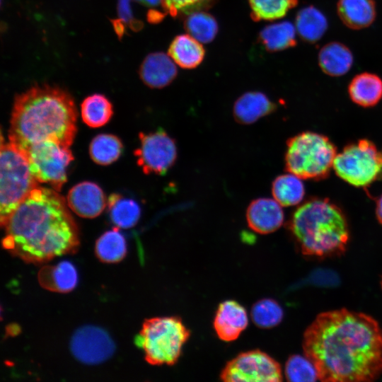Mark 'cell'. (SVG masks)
<instances>
[{
  "label": "cell",
  "instance_id": "obj_32",
  "mask_svg": "<svg viewBox=\"0 0 382 382\" xmlns=\"http://www.w3.org/2000/svg\"><path fill=\"white\" fill-rule=\"evenodd\" d=\"M251 318L253 323L261 328H270L279 325L283 319L284 311L275 300L262 299L252 307Z\"/></svg>",
  "mask_w": 382,
  "mask_h": 382
},
{
  "label": "cell",
  "instance_id": "obj_3",
  "mask_svg": "<svg viewBox=\"0 0 382 382\" xmlns=\"http://www.w3.org/2000/svg\"><path fill=\"white\" fill-rule=\"evenodd\" d=\"M76 120V107L69 93L57 86H35L15 98L9 141L19 150L48 139L70 146Z\"/></svg>",
  "mask_w": 382,
  "mask_h": 382
},
{
  "label": "cell",
  "instance_id": "obj_36",
  "mask_svg": "<svg viewBox=\"0 0 382 382\" xmlns=\"http://www.w3.org/2000/svg\"><path fill=\"white\" fill-rule=\"evenodd\" d=\"M381 288H382V276H381Z\"/></svg>",
  "mask_w": 382,
  "mask_h": 382
},
{
  "label": "cell",
  "instance_id": "obj_30",
  "mask_svg": "<svg viewBox=\"0 0 382 382\" xmlns=\"http://www.w3.org/2000/svg\"><path fill=\"white\" fill-rule=\"evenodd\" d=\"M123 149L121 140L111 134L95 137L89 146L91 159L97 164L107 166L117 161Z\"/></svg>",
  "mask_w": 382,
  "mask_h": 382
},
{
  "label": "cell",
  "instance_id": "obj_31",
  "mask_svg": "<svg viewBox=\"0 0 382 382\" xmlns=\"http://www.w3.org/2000/svg\"><path fill=\"white\" fill-rule=\"evenodd\" d=\"M248 3L253 21H274L296 6L298 0H248Z\"/></svg>",
  "mask_w": 382,
  "mask_h": 382
},
{
  "label": "cell",
  "instance_id": "obj_24",
  "mask_svg": "<svg viewBox=\"0 0 382 382\" xmlns=\"http://www.w3.org/2000/svg\"><path fill=\"white\" fill-rule=\"evenodd\" d=\"M328 24L325 15L314 6L301 8L296 16V29L302 40L313 43L326 32Z\"/></svg>",
  "mask_w": 382,
  "mask_h": 382
},
{
  "label": "cell",
  "instance_id": "obj_13",
  "mask_svg": "<svg viewBox=\"0 0 382 382\" xmlns=\"http://www.w3.org/2000/svg\"><path fill=\"white\" fill-rule=\"evenodd\" d=\"M66 202L76 214L88 219L100 215L107 204L103 190L89 181L81 182L71 187L68 192Z\"/></svg>",
  "mask_w": 382,
  "mask_h": 382
},
{
  "label": "cell",
  "instance_id": "obj_12",
  "mask_svg": "<svg viewBox=\"0 0 382 382\" xmlns=\"http://www.w3.org/2000/svg\"><path fill=\"white\" fill-rule=\"evenodd\" d=\"M71 350L76 359L86 364H98L114 353L115 345L109 335L96 326L79 328L71 340Z\"/></svg>",
  "mask_w": 382,
  "mask_h": 382
},
{
  "label": "cell",
  "instance_id": "obj_22",
  "mask_svg": "<svg viewBox=\"0 0 382 382\" xmlns=\"http://www.w3.org/2000/svg\"><path fill=\"white\" fill-rule=\"evenodd\" d=\"M350 50L337 42L324 45L318 53V64L322 71L331 76H340L349 71L353 64Z\"/></svg>",
  "mask_w": 382,
  "mask_h": 382
},
{
  "label": "cell",
  "instance_id": "obj_27",
  "mask_svg": "<svg viewBox=\"0 0 382 382\" xmlns=\"http://www.w3.org/2000/svg\"><path fill=\"white\" fill-rule=\"evenodd\" d=\"M81 112L83 121L93 128L105 125L113 114L112 103L100 93L86 97L81 103Z\"/></svg>",
  "mask_w": 382,
  "mask_h": 382
},
{
  "label": "cell",
  "instance_id": "obj_17",
  "mask_svg": "<svg viewBox=\"0 0 382 382\" xmlns=\"http://www.w3.org/2000/svg\"><path fill=\"white\" fill-rule=\"evenodd\" d=\"M277 109V104L264 93L248 91L242 94L234 103L233 115L242 125L253 124Z\"/></svg>",
  "mask_w": 382,
  "mask_h": 382
},
{
  "label": "cell",
  "instance_id": "obj_15",
  "mask_svg": "<svg viewBox=\"0 0 382 382\" xmlns=\"http://www.w3.org/2000/svg\"><path fill=\"white\" fill-rule=\"evenodd\" d=\"M248 324L247 311L238 302L227 300L219 305L213 325L220 340L225 342L236 340Z\"/></svg>",
  "mask_w": 382,
  "mask_h": 382
},
{
  "label": "cell",
  "instance_id": "obj_1",
  "mask_svg": "<svg viewBox=\"0 0 382 382\" xmlns=\"http://www.w3.org/2000/svg\"><path fill=\"white\" fill-rule=\"evenodd\" d=\"M302 345L321 381H374L382 374V329L363 313L343 308L320 313L306 328Z\"/></svg>",
  "mask_w": 382,
  "mask_h": 382
},
{
  "label": "cell",
  "instance_id": "obj_14",
  "mask_svg": "<svg viewBox=\"0 0 382 382\" xmlns=\"http://www.w3.org/2000/svg\"><path fill=\"white\" fill-rule=\"evenodd\" d=\"M284 219L282 205L274 199H255L250 203L246 210L248 226L260 234H267L277 231L282 225Z\"/></svg>",
  "mask_w": 382,
  "mask_h": 382
},
{
  "label": "cell",
  "instance_id": "obj_4",
  "mask_svg": "<svg viewBox=\"0 0 382 382\" xmlns=\"http://www.w3.org/2000/svg\"><path fill=\"white\" fill-rule=\"evenodd\" d=\"M288 228L301 253L307 256L340 255L349 238L345 214L328 198L306 200L294 212Z\"/></svg>",
  "mask_w": 382,
  "mask_h": 382
},
{
  "label": "cell",
  "instance_id": "obj_26",
  "mask_svg": "<svg viewBox=\"0 0 382 382\" xmlns=\"http://www.w3.org/2000/svg\"><path fill=\"white\" fill-rule=\"evenodd\" d=\"M108 205L110 219L118 228H132L140 218V206L134 199L112 194L108 199Z\"/></svg>",
  "mask_w": 382,
  "mask_h": 382
},
{
  "label": "cell",
  "instance_id": "obj_11",
  "mask_svg": "<svg viewBox=\"0 0 382 382\" xmlns=\"http://www.w3.org/2000/svg\"><path fill=\"white\" fill-rule=\"evenodd\" d=\"M140 146L134 151L137 164L145 174L164 175L175 164L178 148L175 139L163 129L139 134Z\"/></svg>",
  "mask_w": 382,
  "mask_h": 382
},
{
  "label": "cell",
  "instance_id": "obj_5",
  "mask_svg": "<svg viewBox=\"0 0 382 382\" xmlns=\"http://www.w3.org/2000/svg\"><path fill=\"white\" fill-rule=\"evenodd\" d=\"M337 148L326 136L311 131L299 133L286 141L285 169L301 179L320 180L333 169Z\"/></svg>",
  "mask_w": 382,
  "mask_h": 382
},
{
  "label": "cell",
  "instance_id": "obj_25",
  "mask_svg": "<svg viewBox=\"0 0 382 382\" xmlns=\"http://www.w3.org/2000/svg\"><path fill=\"white\" fill-rule=\"evenodd\" d=\"M272 194L282 206L291 207L303 200L305 188L301 178L289 173L274 178L272 183Z\"/></svg>",
  "mask_w": 382,
  "mask_h": 382
},
{
  "label": "cell",
  "instance_id": "obj_9",
  "mask_svg": "<svg viewBox=\"0 0 382 382\" xmlns=\"http://www.w3.org/2000/svg\"><path fill=\"white\" fill-rule=\"evenodd\" d=\"M19 151L27 159L33 176L39 183L49 184L56 191H60L67 180L66 169L74 160L69 146L48 139Z\"/></svg>",
  "mask_w": 382,
  "mask_h": 382
},
{
  "label": "cell",
  "instance_id": "obj_10",
  "mask_svg": "<svg viewBox=\"0 0 382 382\" xmlns=\"http://www.w3.org/2000/svg\"><path fill=\"white\" fill-rule=\"evenodd\" d=\"M220 376L222 381L227 382H279L282 380L280 364L259 349L238 354L226 363Z\"/></svg>",
  "mask_w": 382,
  "mask_h": 382
},
{
  "label": "cell",
  "instance_id": "obj_2",
  "mask_svg": "<svg viewBox=\"0 0 382 382\" xmlns=\"http://www.w3.org/2000/svg\"><path fill=\"white\" fill-rule=\"evenodd\" d=\"M67 202L54 189L38 186L2 222V245L29 263L75 253L78 227Z\"/></svg>",
  "mask_w": 382,
  "mask_h": 382
},
{
  "label": "cell",
  "instance_id": "obj_34",
  "mask_svg": "<svg viewBox=\"0 0 382 382\" xmlns=\"http://www.w3.org/2000/svg\"><path fill=\"white\" fill-rule=\"evenodd\" d=\"M216 0H162V7L171 16L185 17L198 11L211 8Z\"/></svg>",
  "mask_w": 382,
  "mask_h": 382
},
{
  "label": "cell",
  "instance_id": "obj_29",
  "mask_svg": "<svg viewBox=\"0 0 382 382\" xmlns=\"http://www.w3.org/2000/svg\"><path fill=\"white\" fill-rule=\"evenodd\" d=\"M126 253L125 238L117 228L106 231L96 241V254L103 262H118L125 257Z\"/></svg>",
  "mask_w": 382,
  "mask_h": 382
},
{
  "label": "cell",
  "instance_id": "obj_23",
  "mask_svg": "<svg viewBox=\"0 0 382 382\" xmlns=\"http://www.w3.org/2000/svg\"><path fill=\"white\" fill-rule=\"evenodd\" d=\"M296 29L289 21L265 26L259 33L257 40L269 52L282 51L296 45Z\"/></svg>",
  "mask_w": 382,
  "mask_h": 382
},
{
  "label": "cell",
  "instance_id": "obj_6",
  "mask_svg": "<svg viewBox=\"0 0 382 382\" xmlns=\"http://www.w3.org/2000/svg\"><path fill=\"white\" fill-rule=\"evenodd\" d=\"M190 332L177 316L146 320L135 339L151 365H173L179 359Z\"/></svg>",
  "mask_w": 382,
  "mask_h": 382
},
{
  "label": "cell",
  "instance_id": "obj_35",
  "mask_svg": "<svg viewBox=\"0 0 382 382\" xmlns=\"http://www.w3.org/2000/svg\"><path fill=\"white\" fill-rule=\"evenodd\" d=\"M376 216L378 222L382 224V195L376 199Z\"/></svg>",
  "mask_w": 382,
  "mask_h": 382
},
{
  "label": "cell",
  "instance_id": "obj_28",
  "mask_svg": "<svg viewBox=\"0 0 382 382\" xmlns=\"http://www.w3.org/2000/svg\"><path fill=\"white\" fill-rule=\"evenodd\" d=\"M184 18L185 30L201 43L211 42L216 37L219 31L217 21L206 11L192 12Z\"/></svg>",
  "mask_w": 382,
  "mask_h": 382
},
{
  "label": "cell",
  "instance_id": "obj_21",
  "mask_svg": "<svg viewBox=\"0 0 382 382\" xmlns=\"http://www.w3.org/2000/svg\"><path fill=\"white\" fill-rule=\"evenodd\" d=\"M348 93L357 105L364 108L373 107L382 98V80L374 74L361 73L350 81Z\"/></svg>",
  "mask_w": 382,
  "mask_h": 382
},
{
  "label": "cell",
  "instance_id": "obj_19",
  "mask_svg": "<svg viewBox=\"0 0 382 382\" xmlns=\"http://www.w3.org/2000/svg\"><path fill=\"white\" fill-rule=\"evenodd\" d=\"M337 8L343 23L354 30L369 26L376 16L374 0H339Z\"/></svg>",
  "mask_w": 382,
  "mask_h": 382
},
{
  "label": "cell",
  "instance_id": "obj_33",
  "mask_svg": "<svg viewBox=\"0 0 382 382\" xmlns=\"http://www.w3.org/2000/svg\"><path fill=\"white\" fill-rule=\"evenodd\" d=\"M284 374L289 381L311 382L319 379L313 363L306 356L299 354L289 357L285 364Z\"/></svg>",
  "mask_w": 382,
  "mask_h": 382
},
{
  "label": "cell",
  "instance_id": "obj_16",
  "mask_svg": "<svg viewBox=\"0 0 382 382\" xmlns=\"http://www.w3.org/2000/svg\"><path fill=\"white\" fill-rule=\"evenodd\" d=\"M178 69L171 57L161 52L148 54L141 63L139 76L149 88H162L172 83Z\"/></svg>",
  "mask_w": 382,
  "mask_h": 382
},
{
  "label": "cell",
  "instance_id": "obj_20",
  "mask_svg": "<svg viewBox=\"0 0 382 382\" xmlns=\"http://www.w3.org/2000/svg\"><path fill=\"white\" fill-rule=\"evenodd\" d=\"M168 54L181 68L192 69L202 62L205 50L200 42L190 35L181 34L171 41Z\"/></svg>",
  "mask_w": 382,
  "mask_h": 382
},
{
  "label": "cell",
  "instance_id": "obj_7",
  "mask_svg": "<svg viewBox=\"0 0 382 382\" xmlns=\"http://www.w3.org/2000/svg\"><path fill=\"white\" fill-rule=\"evenodd\" d=\"M0 187V223L39 185L24 155L10 141L1 138Z\"/></svg>",
  "mask_w": 382,
  "mask_h": 382
},
{
  "label": "cell",
  "instance_id": "obj_18",
  "mask_svg": "<svg viewBox=\"0 0 382 382\" xmlns=\"http://www.w3.org/2000/svg\"><path fill=\"white\" fill-rule=\"evenodd\" d=\"M38 282L44 289L60 293L72 291L78 282V274L74 265L63 261L56 265H46L40 269Z\"/></svg>",
  "mask_w": 382,
  "mask_h": 382
},
{
  "label": "cell",
  "instance_id": "obj_8",
  "mask_svg": "<svg viewBox=\"0 0 382 382\" xmlns=\"http://www.w3.org/2000/svg\"><path fill=\"white\" fill-rule=\"evenodd\" d=\"M336 175L357 187H366L382 180V151L366 139L346 145L333 163Z\"/></svg>",
  "mask_w": 382,
  "mask_h": 382
}]
</instances>
